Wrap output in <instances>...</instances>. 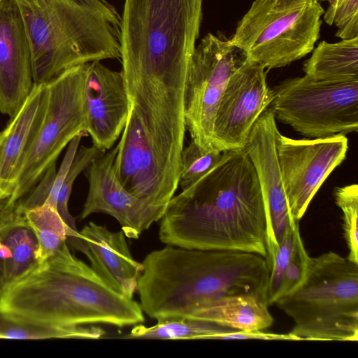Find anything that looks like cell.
<instances>
[{"label": "cell", "mask_w": 358, "mask_h": 358, "mask_svg": "<svg viewBox=\"0 0 358 358\" xmlns=\"http://www.w3.org/2000/svg\"><path fill=\"white\" fill-rule=\"evenodd\" d=\"M159 238L166 245L267 255L268 220L255 166L245 150L218 164L169 201Z\"/></svg>", "instance_id": "1"}, {"label": "cell", "mask_w": 358, "mask_h": 358, "mask_svg": "<svg viewBox=\"0 0 358 358\" xmlns=\"http://www.w3.org/2000/svg\"><path fill=\"white\" fill-rule=\"evenodd\" d=\"M142 264L136 287L140 305L157 321L190 318L227 296L254 294L268 303L270 268L257 253L166 245L148 254Z\"/></svg>", "instance_id": "2"}, {"label": "cell", "mask_w": 358, "mask_h": 358, "mask_svg": "<svg viewBox=\"0 0 358 358\" xmlns=\"http://www.w3.org/2000/svg\"><path fill=\"white\" fill-rule=\"evenodd\" d=\"M0 306L64 325L124 327L145 322L140 303L110 288L67 244L0 294Z\"/></svg>", "instance_id": "3"}, {"label": "cell", "mask_w": 358, "mask_h": 358, "mask_svg": "<svg viewBox=\"0 0 358 358\" xmlns=\"http://www.w3.org/2000/svg\"><path fill=\"white\" fill-rule=\"evenodd\" d=\"M203 0H125L120 26L124 82L157 93L185 87Z\"/></svg>", "instance_id": "4"}, {"label": "cell", "mask_w": 358, "mask_h": 358, "mask_svg": "<svg viewBox=\"0 0 358 358\" xmlns=\"http://www.w3.org/2000/svg\"><path fill=\"white\" fill-rule=\"evenodd\" d=\"M27 30L34 84H48L65 71L121 59V17L86 0H15Z\"/></svg>", "instance_id": "5"}, {"label": "cell", "mask_w": 358, "mask_h": 358, "mask_svg": "<svg viewBox=\"0 0 358 358\" xmlns=\"http://www.w3.org/2000/svg\"><path fill=\"white\" fill-rule=\"evenodd\" d=\"M275 303L301 341H358V264L334 252L310 257L303 280Z\"/></svg>", "instance_id": "6"}, {"label": "cell", "mask_w": 358, "mask_h": 358, "mask_svg": "<svg viewBox=\"0 0 358 358\" xmlns=\"http://www.w3.org/2000/svg\"><path fill=\"white\" fill-rule=\"evenodd\" d=\"M324 13L317 0H255L229 41L265 69L281 68L313 51Z\"/></svg>", "instance_id": "7"}, {"label": "cell", "mask_w": 358, "mask_h": 358, "mask_svg": "<svg viewBox=\"0 0 358 358\" xmlns=\"http://www.w3.org/2000/svg\"><path fill=\"white\" fill-rule=\"evenodd\" d=\"M273 90L269 108L275 119L310 138L358 130V80L287 79Z\"/></svg>", "instance_id": "8"}, {"label": "cell", "mask_w": 358, "mask_h": 358, "mask_svg": "<svg viewBox=\"0 0 358 358\" xmlns=\"http://www.w3.org/2000/svg\"><path fill=\"white\" fill-rule=\"evenodd\" d=\"M88 64L72 67L48 84V99L42 125L15 189L0 210V217L8 215L17 201L36 185L76 136L87 133L84 89Z\"/></svg>", "instance_id": "9"}, {"label": "cell", "mask_w": 358, "mask_h": 358, "mask_svg": "<svg viewBox=\"0 0 358 358\" xmlns=\"http://www.w3.org/2000/svg\"><path fill=\"white\" fill-rule=\"evenodd\" d=\"M245 59L229 39L211 33L194 48L185 83L184 115L192 141L203 152L215 150L212 136L215 113L228 80Z\"/></svg>", "instance_id": "10"}, {"label": "cell", "mask_w": 358, "mask_h": 358, "mask_svg": "<svg viewBox=\"0 0 358 358\" xmlns=\"http://www.w3.org/2000/svg\"><path fill=\"white\" fill-rule=\"evenodd\" d=\"M275 148L289 209L299 222L322 184L345 159L348 139L342 134L293 139L278 130Z\"/></svg>", "instance_id": "11"}, {"label": "cell", "mask_w": 358, "mask_h": 358, "mask_svg": "<svg viewBox=\"0 0 358 358\" xmlns=\"http://www.w3.org/2000/svg\"><path fill=\"white\" fill-rule=\"evenodd\" d=\"M273 97L265 69L245 59L230 76L221 96L213 124L214 150H243L254 124Z\"/></svg>", "instance_id": "12"}, {"label": "cell", "mask_w": 358, "mask_h": 358, "mask_svg": "<svg viewBox=\"0 0 358 358\" xmlns=\"http://www.w3.org/2000/svg\"><path fill=\"white\" fill-rule=\"evenodd\" d=\"M117 152V146L87 167L89 190L80 218L96 213L108 214L117 220L126 237L137 239L162 219L166 207L150 203L121 184L114 166Z\"/></svg>", "instance_id": "13"}, {"label": "cell", "mask_w": 358, "mask_h": 358, "mask_svg": "<svg viewBox=\"0 0 358 358\" xmlns=\"http://www.w3.org/2000/svg\"><path fill=\"white\" fill-rule=\"evenodd\" d=\"M275 118L268 108L258 117L245 150L256 170L268 220L266 261L271 269L274 255L289 225L299 222L292 215L275 148Z\"/></svg>", "instance_id": "14"}, {"label": "cell", "mask_w": 358, "mask_h": 358, "mask_svg": "<svg viewBox=\"0 0 358 358\" xmlns=\"http://www.w3.org/2000/svg\"><path fill=\"white\" fill-rule=\"evenodd\" d=\"M84 107L87 131L93 145L110 150L125 127L129 101L122 71H113L100 61L88 64Z\"/></svg>", "instance_id": "15"}, {"label": "cell", "mask_w": 358, "mask_h": 358, "mask_svg": "<svg viewBox=\"0 0 358 358\" xmlns=\"http://www.w3.org/2000/svg\"><path fill=\"white\" fill-rule=\"evenodd\" d=\"M34 85L29 41L15 0H0V112L13 117Z\"/></svg>", "instance_id": "16"}, {"label": "cell", "mask_w": 358, "mask_h": 358, "mask_svg": "<svg viewBox=\"0 0 358 358\" xmlns=\"http://www.w3.org/2000/svg\"><path fill=\"white\" fill-rule=\"evenodd\" d=\"M69 245L87 257L91 268L110 288L133 298L143 264L133 257L122 229L111 231L90 222Z\"/></svg>", "instance_id": "17"}, {"label": "cell", "mask_w": 358, "mask_h": 358, "mask_svg": "<svg viewBox=\"0 0 358 358\" xmlns=\"http://www.w3.org/2000/svg\"><path fill=\"white\" fill-rule=\"evenodd\" d=\"M48 99V84H34L17 113L0 132V199L13 193L42 125Z\"/></svg>", "instance_id": "18"}, {"label": "cell", "mask_w": 358, "mask_h": 358, "mask_svg": "<svg viewBox=\"0 0 358 358\" xmlns=\"http://www.w3.org/2000/svg\"><path fill=\"white\" fill-rule=\"evenodd\" d=\"M0 248L6 289L41 264L37 237L24 215L12 213L0 219Z\"/></svg>", "instance_id": "19"}, {"label": "cell", "mask_w": 358, "mask_h": 358, "mask_svg": "<svg viewBox=\"0 0 358 358\" xmlns=\"http://www.w3.org/2000/svg\"><path fill=\"white\" fill-rule=\"evenodd\" d=\"M268 304L254 294L222 297L197 310L190 318L215 322L236 331L263 330L272 326Z\"/></svg>", "instance_id": "20"}, {"label": "cell", "mask_w": 358, "mask_h": 358, "mask_svg": "<svg viewBox=\"0 0 358 358\" xmlns=\"http://www.w3.org/2000/svg\"><path fill=\"white\" fill-rule=\"evenodd\" d=\"M303 64L305 76L319 80H358V37L321 41Z\"/></svg>", "instance_id": "21"}, {"label": "cell", "mask_w": 358, "mask_h": 358, "mask_svg": "<svg viewBox=\"0 0 358 358\" xmlns=\"http://www.w3.org/2000/svg\"><path fill=\"white\" fill-rule=\"evenodd\" d=\"M105 331L93 325H64L29 317L0 307V338L98 339Z\"/></svg>", "instance_id": "22"}, {"label": "cell", "mask_w": 358, "mask_h": 358, "mask_svg": "<svg viewBox=\"0 0 358 358\" xmlns=\"http://www.w3.org/2000/svg\"><path fill=\"white\" fill-rule=\"evenodd\" d=\"M236 331L219 324L188 318L169 319L157 321L152 327L142 324L135 325L131 331L123 336L130 339H172L197 340L213 339L217 335Z\"/></svg>", "instance_id": "23"}, {"label": "cell", "mask_w": 358, "mask_h": 358, "mask_svg": "<svg viewBox=\"0 0 358 358\" xmlns=\"http://www.w3.org/2000/svg\"><path fill=\"white\" fill-rule=\"evenodd\" d=\"M23 215L37 237L41 263L67 244V227L57 208L49 201H45Z\"/></svg>", "instance_id": "24"}, {"label": "cell", "mask_w": 358, "mask_h": 358, "mask_svg": "<svg viewBox=\"0 0 358 358\" xmlns=\"http://www.w3.org/2000/svg\"><path fill=\"white\" fill-rule=\"evenodd\" d=\"M105 152V150L94 145L90 147L81 146L78 149L62 185L57 201V210L67 227L66 243L69 244L74 241L79 234L76 218L71 215L68 207L73 182L82 171L86 170L94 160Z\"/></svg>", "instance_id": "25"}, {"label": "cell", "mask_w": 358, "mask_h": 358, "mask_svg": "<svg viewBox=\"0 0 358 358\" xmlns=\"http://www.w3.org/2000/svg\"><path fill=\"white\" fill-rule=\"evenodd\" d=\"M336 205L343 212L344 238L349 249L348 259L358 264V186L336 187L334 191Z\"/></svg>", "instance_id": "26"}, {"label": "cell", "mask_w": 358, "mask_h": 358, "mask_svg": "<svg viewBox=\"0 0 358 358\" xmlns=\"http://www.w3.org/2000/svg\"><path fill=\"white\" fill-rule=\"evenodd\" d=\"M223 152L216 150L203 152L193 141L183 148L181 153L178 186L182 191L195 184L221 160Z\"/></svg>", "instance_id": "27"}, {"label": "cell", "mask_w": 358, "mask_h": 358, "mask_svg": "<svg viewBox=\"0 0 358 358\" xmlns=\"http://www.w3.org/2000/svg\"><path fill=\"white\" fill-rule=\"evenodd\" d=\"M293 235L292 252L284 271L277 300L296 288L303 280L308 270L310 256L300 235L299 223L293 229Z\"/></svg>", "instance_id": "28"}, {"label": "cell", "mask_w": 358, "mask_h": 358, "mask_svg": "<svg viewBox=\"0 0 358 358\" xmlns=\"http://www.w3.org/2000/svg\"><path fill=\"white\" fill-rule=\"evenodd\" d=\"M323 15L327 24L337 27L336 37H358V0H336L329 3Z\"/></svg>", "instance_id": "29"}, {"label": "cell", "mask_w": 358, "mask_h": 358, "mask_svg": "<svg viewBox=\"0 0 358 358\" xmlns=\"http://www.w3.org/2000/svg\"><path fill=\"white\" fill-rule=\"evenodd\" d=\"M287 227L281 242L274 255L270 269L268 285L267 301L268 306L275 303L282 282L284 271L289 261L293 247V229L296 226Z\"/></svg>", "instance_id": "30"}, {"label": "cell", "mask_w": 358, "mask_h": 358, "mask_svg": "<svg viewBox=\"0 0 358 358\" xmlns=\"http://www.w3.org/2000/svg\"><path fill=\"white\" fill-rule=\"evenodd\" d=\"M213 339L237 340V339H259L266 341H301L298 337L288 334L267 333L262 330L234 331L217 335Z\"/></svg>", "instance_id": "31"}, {"label": "cell", "mask_w": 358, "mask_h": 358, "mask_svg": "<svg viewBox=\"0 0 358 358\" xmlns=\"http://www.w3.org/2000/svg\"><path fill=\"white\" fill-rule=\"evenodd\" d=\"M6 290L5 271H4V256L0 248V294Z\"/></svg>", "instance_id": "32"}, {"label": "cell", "mask_w": 358, "mask_h": 358, "mask_svg": "<svg viewBox=\"0 0 358 358\" xmlns=\"http://www.w3.org/2000/svg\"><path fill=\"white\" fill-rule=\"evenodd\" d=\"M6 201H3V200H1L0 199V210L3 208V206H5Z\"/></svg>", "instance_id": "33"}, {"label": "cell", "mask_w": 358, "mask_h": 358, "mask_svg": "<svg viewBox=\"0 0 358 358\" xmlns=\"http://www.w3.org/2000/svg\"><path fill=\"white\" fill-rule=\"evenodd\" d=\"M317 1H319L320 3H322L323 1H328L329 0H317Z\"/></svg>", "instance_id": "34"}, {"label": "cell", "mask_w": 358, "mask_h": 358, "mask_svg": "<svg viewBox=\"0 0 358 358\" xmlns=\"http://www.w3.org/2000/svg\"><path fill=\"white\" fill-rule=\"evenodd\" d=\"M336 0H329L328 1L329 2V3H331L333 2H334Z\"/></svg>", "instance_id": "35"}]
</instances>
